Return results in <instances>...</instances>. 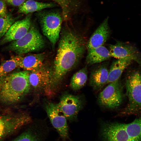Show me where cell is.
Instances as JSON below:
<instances>
[{"mask_svg":"<svg viewBox=\"0 0 141 141\" xmlns=\"http://www.w3.org/2000/svg\"><path fill=\"white\" fill-rule=\"evenodd\" d=\"M32 14H28L23 19L15 21L0 40V45L18 39L24 36L30 27Z\"/></svg>","mask_w":141,"mask_h":141,"instance_id":"9c48e42d","label":"cell"},{"mask_svg":"<svg viewBox=\"0 0 141 141\" xmlns=\"http://www.w3.org/2000/svg\"><path fill=\"white\" fill-rule=\"evenodd\" d=\"M6 3L9 5L14 7H18L21 5L27 0H4Z\"/></svg>","mask_w":141,"mask_h":141,"instance_id":"d4e9b609","label":"cell"},{"mask_svg":"<svg viewBox=\"0 0 141 141\" xmlns=\"http://www.w3.org/2000/svg\"><path fill=\"white\" fill-rule=\"evenodd\" d=\"M110 56L117 59H127L140 64V56L137 49L130 44L118 41L109 46Z\"/></svg>","mask_w":141,"mask_h":141,"instance_id":"8fae6325","label":"cell"},{"mask_svg":"<svg viewBox=\"0 0 141 141\" xmlns=\"http://www.w3.org/2000/svg\"><path fill=\"white\" fill-rule=\"evenodd\" d=\"M35 15L44 35L54 46L59 39L63 17L61 10L41 11Z\"/></svg>","mask_w":141,"mask_h":141,"instance_id":"3957f363","label":"cell"},{"mask_svg":"<svg viewBox=\"0 0 141 141\" xmlns=\"http://www.w3.org/2000/svg\"><path fill=\"white\" fill-rule=\"evenodd\" d=\"M45 57V55L43 53L23 56L20 61L19 67L29 71L36 70L43 66Z\"/></svg>","mask_w":141,"mask_h":141,"instance_id":"2e32d148","label":"cell"},{"mask_svg":"<svg viewBox=\"0 0 141 141\" xmlns=\"http://www.w3.org/2000/svg\"><path fill=\"white\" fill-rule=\"evenodd\" d=\"M85 49L84 41L82 37L69 31L64 32L59 43L52 79L48 90L55 89L65 75L80 58Z\"/></svg>","mask_w":141,"mask_h":141,"instance_id":"6da1fadb","label":"cell"},{"mask_svg":"<svg viewBox=\"0 0 141 141\" xmlns=\"http://www.w3.org/2000/svg\"><path fill=\"white\" fill-rule=\"evenodd\" d=\"M22 56V55H17L3 61L0 65V79L19 67L20 61Z\"/></svg>","mask_w":141,"mask_h":141,"instance_id":"7402d4cb","label":"cell"},{"mask_svg":"<svg viewBox=\"0 0 141 141\" xmlns=\"http://www.w3.org/2000/svg\"><path fill=\"white\" fill-rule=\"evenodd\" d=\"M101 130L104 141H131L124 124L105 122L102 125Z\"/></svg>","mask_w":141,"mask_h":141,"instance_id":"7c38bea8","label":"cell"},{"mask_svg":"<svg viewBox=\"0 0 141 141\" xmlns=\"http://www.w3.org/2000/svg\"><path fill=\"white\" fill-rule=\"evenodd\" d=\"M17 19L11 12H8L4 16H0V40Z\"/></svg>","mask_w":141,"mask_h":141,"instance_id":"cb8c5ba5","label":"cell"},{"mask_svg":"<svg viewBox=\"0 0 141 141\" xmlns=\"http://www.w3.org/2000/svg\"><path fill=\"white\" fill-rule=\"evenodd\" d=\"M31 120L30 116L25 113H0V141H4L30 123Z\"/></svg>","mask_w":141,"mask_h":141,"instance_id":"8992f818","label":"cell"},{"mask_svg":"<svg viewBox=\"0 0 141 141\" xmlns=\"http://www.w3.org/2000/svg\"><path fill=\"white\" fill-rule=\"evenodd\" d=\"M52 77V70L43 66L37 69L30 71L29 80L31 86L35 90L47 89Z\"/></svg>","mask_w":141,"mask_h":141,"instance_id":"4fadbf2b","label":"cell"},{"mask_svg":"<svg viewBox=\"0 0 141 141\" xmlns=\"http://www.w3.org/2000/svg\"><path fill=\"white\" fill-rule=\"evenodd\" d=\"M58 5L55 2H43L33 0H27L19 7L18 12L27 15L45 9L56 7Z\"/></svg>","mask_w":141,"mask_h":141,"instance_id":"e0dca14e","label":"cell"},{"mask_svg":"<svg viewBox=\"0 0 141 141\" xmlns=\"http://www.w3.org/2000/svg\"><path fill=\"white\" fill-rule=\"evenodd\" d=\"M41 134L31 128H27L11 141H43Z\"/></svg>","mask_w":141,"mask_h":141,"instance_id":"603a6c76","label":"cell"},{"mask_svg":"<svg viewBox=\"0 0 141 141\" xmlns=\"http://www.w3.org/2000/svg\"><path fill=\"white\" fill-rule=\"evenodd\" d=\"M109 18L106 17L91 35L87 43V50L102 46L108 40L110 33Z\"/></svg>","mask_w":141,"mask_h":141,"instance_id":"5bb4252c","label":"cell"},{"mask_svg":"<svg viewBox=\"0 0 141 141\" xmlns=\"http://www.w3.org/2000/svg\"><path fill=\"white\" fill-rule=\"evenodd\" d=\"M87 79V71L84 67L75 73L71 79L70 86L73 90H78L85 85Z\"/></svg>","mask_w":141,"mask_h":141,"instance_id":"44dd1931","label":"cell"},{"mask_svg":"<svg viewBox=\"0 0 141 141\" xmlns=\"http://www.w3.org/2000/svg\"><path fill=\"white\" fill-rule=\"evenodd\" d=\"M7 13L5 2L4 0H0V16H4Z\"/></svg>","mask_w":141,"mask_h":141,"instance_id":"484cf974","label":"cell"},{"mask_svg":"<svg viewBox=\"0 0 141 141\" xmlns=\"http://www.w3.org/2000/svg\"><path fill=\"white\" fill-rule=\"evenodd\" d=\"M109 84L99 94L98 101L102 107L115 108L119 107L122 102L123 86L119 79Z\"/></svg>","mask_w":141,"mask_h":141,"instance_id":"52a82bcc","label":"cell"},{"mask_svg":"<svg viewBox=\"0 0 141 141\" xmlns=\"http://www.w3.org/2000/svg\"><path fill=\"white\" fill-rule=\"evenodd\" d=\"M44 40L36 27L31 23L30 28L22 37L12 41L6 49L18 55L38 51L44 46Z\"/></svg>","mask_w":141,"mask_h":141,"instance_id":"277c9868","label":"cell"},{"mask_svg":"<svg viewBox=\"0 0 141 141\" xmlns=\"http://www.w3.org/2000/svg\"><path fill=\"white\" fill-rule=\"evenodd\" d=\"M126 95L128 103L121 113L124 115L137 114L141 110V75L138 71L130 74L125 81Z\"/></svg>","mask_w":141,"mask_h":141,"instance_id":"5b68a950","label":"cell"},{"mask_svg":"<svg viewBox=\"0 0 141 141\" xmlns=\"http://www.w3.org/2000/svg\"><path fill=\"white\" fill-rule=\"evenodd\" d=\"M109 70L105 65H101L91 72L90 84L94 90H99L107 84Z\"/></svg>","mask_w":141,"mask_h":141,"instance_id":"9a60e30c","label":"cell"},{"mask_svg":"<svg viewBox=\"0 0 141 141\" xmlns=\"http://www.w3.org/2000/svg\"><path fill=\"white\" fill-rule=\"evenodd\" d=\"M45 108L47 115L53 127L64 140L68 138L67 119L59 108L57 104L48 102Z\"/></svg>","mask_w":141,"mask_h":141,"instance_id":"ba28073f","label":"cell"},{"mask_svg":"<svg viewBox=\"0 0 141 141\" xmlns=\"http://www.w3.org/2000/svg\"><path fill=\"white\" fill-rule=\"evenodd\" d=\"M57 104L67 119L69 120L76 118L82 104L79 97L69 94L63 95Z\"/></svg>","mask_w":141,"mask_h":141,"instance_id":"30bf717a","label":"cell"},{"mask_svg":"<svg viewBox=\"0 0 141 141\" xmlns=\"http://www.w3.org/2000/svg\"><path fill=\"white\" fill-rule=\"evenodd\" d=\"M141 122L140 118L130 123L124 124L125 130L131 141H140Z\"/></svg>","mask_w":141,"mask_h":141,"instance_id":"ffe728a7","label":"cell"},{"mask_svg":"<svg viewBox=\"0 0 141 141\" xmlns=\"http://www.w3.org/2000/svg\"><path fill=\"white\" fill-rule=\"evenodd\" d=\"M86 62L89 65L99 63L111 57L109 50L103 45L88 49Z\"/></svg>","mask_w":141,"mask_h":141,"instance_id":"ac0fdd59","label":"cell"},{"mask_svg":"<svg viewBox=\"0 0 141 141\" xmlns=\"http://www.w3.org/2000/svg\"><path fill=\"white\" fill-rule=\"evenodd\" d=\"M132 61L131 59H117L114 61L109 70L107 84L119 79L123 71Z\"/></svg>","mask_w":141,"mask_h":141,"instance_id":"d6986e66","label":"cell"},{"mask_svg":"<svg viewBox=\"0 0 141 141\" xmlns=\"http://www.w3.org/2000/svg\"><path fill=\"white\" fill-rule=\"evenodd\" d=\"M30 71L9 73L0 79V102L11 104L21 100L29 92Z\"/></svg>","mask_w":141,"mask_h":141,"instance_id":"7a4b0ae2","label":"cell"}]
</instances>
